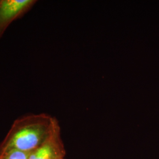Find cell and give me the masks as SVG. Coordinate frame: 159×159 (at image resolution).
I'll return each mask as SVG.
<instances>
[{"instance_id":"1","label":"cell","mask_w":159,"mask_h":159,"mask_svg":"<svg viewBox=\"0 0 159 159\" xmlns=\"http://www.w3.org/2000/svg\"><path fill=\"white\" fill-rule=\"evenodd\" d=\"M56 120L45 113L30 114L16 120L0 143V154L12 150H34L46 140Z\"/></svg>"},{"instance_id":"2","label":"cell","mask_w":159,"mask_h":159,"mask_svg":"<svg viewBox=\"0 0 159 159\" xmlns=\"http://www.w3.org/2000/svg\"><path fill=\"white\" fill-rule=\"evenodd\" d=\"M66 154L61 129L57 120L49 135L38 148L30 152L29 159H61L64 158Z\"/></svg>"},{"instance_id":"3","label":"cell","mask_w":159,"mask_h":159,"mask_svg":"<svg viewBox=\"0 0 159 159\" xmlns=\"http://www.w3.org/2000/svg\"><path fill=\"white\" fill-rule=\"evenodd\" d=\"M35 0H0V39L12 22L35 4Z\"/></svg>"},{"instance_id":"4","label":"cell","mask_w":159,"mask_h":159,"mask_svg":"<svg viewBox=\"0 0 159 159\" xmlns=\"http://www.w3.org/2000/svg\"><path fill=\"white\" fill-rule=\"evenodd\" d=\"M30 152L12 150L0 154V159H29Z\"/></svg>"},{"instance_id":"5","label":"cell","mask_w":159,"mask_h":159,"mask_svg":"<svg viewBox=\"0 0 159 159\" xmlns=\"http://www.w3.org/2000/svg\"><path fill=\"white\" fill-rule=\"evenodd\" d=\"M65 159V158H63V159Z\"/></svg>"}]
</instances>
